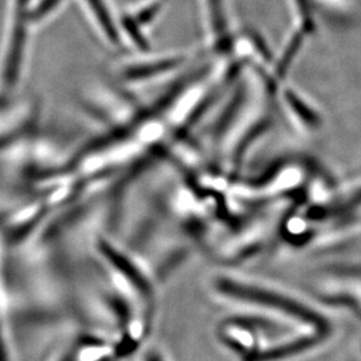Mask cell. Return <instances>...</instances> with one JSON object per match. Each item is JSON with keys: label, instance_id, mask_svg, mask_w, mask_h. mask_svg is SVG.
<instances>
[{"label": "cell", "instance_id": "1", "mask_svg": "<svg viewBox=\"0 0 361 361\" xmlns=\"http://www.w3.org/2000/svg\"><path fill=\"white\" fill-rule=\"evenodd\" d=\"M220 338L227 346L240 352V355H247V360L255 355L261 344L259 334L255 327L242 322H229L224 324L220 329Z\"/></svg>", "mask_w": 361, "mask_h": 361}, {"label": "cell", "instance_id": "2", "mask_svg": "<svg viewBox=\"0 0 361 361\" xmlns=\"http://www.w3.org/2000/svg\"><path fill=\"white\" fill-rule=\"evenodd\" d=\"M3 322L0 318V361H10L8 351H7V339L3 330Z\"/></svg>", "mask_w": 361, "mask_h": 361}, {"label": "cell", "instance_id": "3", "mask_svg": "<svg viewBox=\"0 0 361 361\" xmlns=\"http://www.w3.org/2000/svg\"><path fill=\"white\" fill-rule=\"evenodd\" d=\"M59 361H78V359H76V348L67 352L65 355H62L61 359Z\"/></svg>", "mask_w": 361, "mask_h": 361}, {"label": "cell", "instance_id": "4", "mask_svg": "<svg viewBox=\"0 0 361 361\" xmlns=\"http://www.w3.org/2000/svg\"><path fill=\"white\" fill-rule=\"evenodd\" d=\"M150 355H147L144 361H161V359L156 355V352H149Z\"/></svg>", "mask_w": 361, "mask_h": 361}]
</instances>
